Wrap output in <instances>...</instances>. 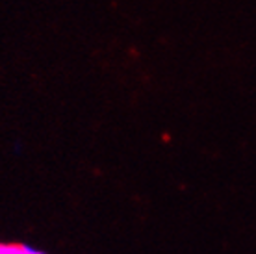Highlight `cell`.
Returning a JSON list of instances; mask_svg holds the SVG:
<instances>
[{
  "label": "cell",
  "instance_id": "6da1fadb",
  "mask_svg": "<svg viewBox=\"0 0 256 254\" xmlns=\"http://www.w3.org/2000/svg\"><path fill=\"white\" fill-rule=\"evenodd\" d=\"M0 254H45L28 245H12V243H0Z\"/></svg>",
  "mask_w": 256,
  "mask_h": 254
}]
</instances>
